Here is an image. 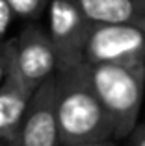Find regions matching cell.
I'll return each mask as SVG.
<instances>
[{"label": "cell", "instance_id": "7", "mask_svg": "<svg viewBox=\"0 0 145 146\" xmlns=\"http://www.w3.org/2000/svg\"><path fill=\"white\" fill-rule=\"evenodd\" d=\"M32 94L9 68H4L0 83V141L6 146H13Z\"/></svg>", "mask_w": 145, "mask_h": 146}, {"label": "cell", "instance_id": "13", "mask_svg": "<svg viewBox=\"0 0 145 146\" xmlns=\"http://www.w3.org/2000/svg\"><path fill=\"white\" fill-rule=\"evenodd\" d=\"M0 146H6V144H4V143H2V141H0Z\"/></svg>", "mask_w": 145, "mask_h": 146}, {"label": "cell", "instance_id": "2", "mask_svg": "<svg viewBox=\"0 0 145 146\" xmlns=\"http://www.w3.org/2000/svg\"><path fill=\"white\" fill-rule=\"evenodd\" d=\"M87 72L99 100L112 118L113 137L130 135L143 102L145 63H97L87 65Z\"/></svg>", "mask_w": 145, "mask_h": 146}, {"label": "cell", "instance_id": "1", "mask_svg": "<svg viewBox=\"0 0 145 146\" xmlns=\"http://www.w3.org/2000/svg\"><path fill=\"white\" fill-rule=\"evenodd\" d=\"M54 107L62 144L113 137L112 118L91 85L84 61L54 72Z\"/></svg>", "mask_w": 145, "mask_h": 146}, {"label": "cell", "instance_id": "11", "mask_svg": "<svg viewBox=\"0 0 145 146\" xmlns=\"http://www.w3.org/2000/svg\"><path fill=\"white\" fill-rule=\"evenodd\" d=\"M130 135V146H145V122L140 126H134Z\"/></svg>", "mask_w": 145, "mask_h": 146}, {"label": "cell", "instance_id": "5", "mask_svg": "<svg viewBox=\"0 0 145 146\" xmlns=\"http://www.w3.org/2000/svg\"><path fill=\"white\" fill-rule=\"evenodd\" d=\"M47 11V32L56 54V70H65L82 63L87 32L93 22L84 17L71 0H50Z\"/></svg>", "mask_w": 145, "mask_h": 146}, {"label": "cell", "instance_id": "6", "mask_svg": "<svg viewBox=\"0 0 145 146\" xmlns=\"http://www.w3.org/2000/svg\"><path fill=\"white\" fill-rule=\"evenodd\" d=\"M60 128L54 107V76L45 80L28 102L13 146H60Z\"/></svg>", "mask_w": 145, "mask_h": 146}, {"label": "cell", "instance_id": "9", "mask_svg": "<svg viewBox=\"0 0 145 146\" xmlns=\"http://www.w3.org/2000/svg\"><path fill=\"white\" fill-rule=\"evenodd\" d=\"M50 0H7L9 7L17 17L22 19H37L47 11Z\"/></svg>", "mask_w": 145, "mask_h": 146}, {"label": "cell", "instance_id": "4", "mask_svg": "<svg viewBox=\"0 0 145 146\" xmlns=\"http://www.w3.org/2000/svg\"><path fill=\"white\" fill-rule=\"evenodd\" d=\"M84 63H145V28L136 24L93 22L84 46Z\"/></svg>", "mask_w": 145, "mask_h": 146}, {"label": "cell", "instance_id": "8", "mask_svg": "<svg viewBox=\"0 0 145 146\" xmlns=\"http://www.w3.org/2000/svg\"><path fill=\"white\" fill-rule=\"evenodd\" d=\"M91 22L145 28V0H71Z\"/></svg>", "mask_w": 145, "mask_h": 146}, {"label": "cell", "instance_id": "3", "mask_svg": "<svg viewBox=\"0 0 145 146\" xmlns=\"http://www.w3.org/2000/svg\"><path fill=\"white\" fill-rule=\"evenodd\" d=\"M0 65L34 93L56 72V54L47 28L30 22L15 37L0 41Z\"/></svg>", "mask_w": 145, "mask_h": 146}, {"label": "cell", "instance_id": "12", "mask_svg": "<svg viewBox=\"0 0 145 146\" xmlns=\"http://www.w3.org/2000/svg\"><path fill=\"white\" fill-rule=\"evenodd\" d=\"M60 146H115L112 141H87V143H69V144H60Z\"/></svg>", "mask_w": 145, "mask_h": 146}, {"label": "cell", "instance_id": "10", "mask_svg": "<svg viewBox=\"0 0 145 146\" xmlns=\"http://www.w3.org/2000/svg\"><path fill=\"white\" fill-rule=\"evenodd\" d=\"M13 9L9 7L7 0H0V41L6 39V32L9 28V22L13 19Z\"/></svg>", "mask_w": 145, "mask_h": 146}]
</instances>
